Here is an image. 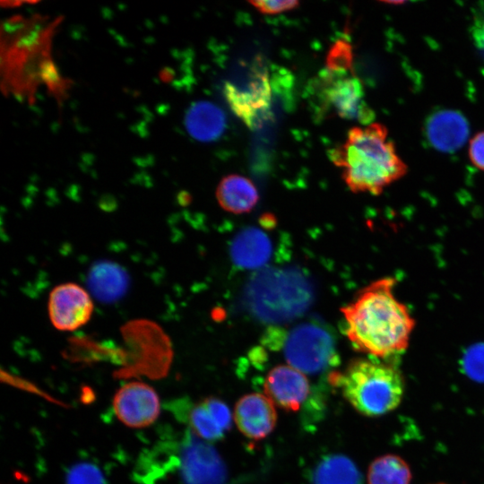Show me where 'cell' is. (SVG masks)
<instances>
[{
	"label": "cell",
	"mask_w": 484,
	"mask_h": 484,
	"mask_svg": "<svg viewBox=\"0 0 484 484\" xmlns=\"http://www.w3.org/2000/svg\"><path fill=\"white\" fill-rule=\"evenodd\" d=\"M395 284L389 276L374 281L341 309L348 340L376 359L403 353L415 328L410 309L394 294Z\"/></svg>",
	"instance_id": "cell-1"
},
{
	"label": "cell",
	"mask_w": 484,
	"mask_h": 484,
	"mask_svg": "<svg viewBox=\"0 0 484 484\" xmlns=\"http://www.w3.org/2000/svg\"><path fill=\"white\" fill-rule=\"evenodd\" d=\"M387 134L379 123L354 126L344 143L331 151L332 161L341 168L342 178L353 193L380 194L407 173Z\"/></svg>",
	"instance_id": "cell-2"
},
{
	"label": "cell",
	"mask_w": 484,
	"mask_h": 484,
	"mask_svg": "<svg viewBox=\"0 0 484 484\" xmlns=\"http://www.w3.org/2000/svg\"><path fill=\"white\" fill-rule=\"evenodd\" d=\"M2 27V88L6 93L32 98L50 58V43L58 20L21 16Z\"/></svg>",
	"instance_id": "cell-3"
},
{
	"label": "cell",
	"mask_w": 484,
	"mask_h": 484,
	"mask_svg": "<svg viewBox=\"0 0 484 484\" xmlns=\"http://www.w3.org/2000/svg\"><path fill=\"white\" fill-rule=\"evenodd\" d=\"M330 380L357 411L367 417L395 410L405 390L401 371L378 359L353 360L342 372L332 374Z\"/></svg>",
	"instance_id": "cell-4"
},
{
	"label": "cell",
	"mask_w": 484,
	"mask_h": 484,
	"mask_svg": "<svg viewBox=\"0 0 484 484\" xmlns=\"http://www.w3.org/2000/svg\"><path fill=\"white\" fill-rule=\"evenodd\" d=\"M312 288L294 270H270L255 276L246 288V303L264 321L294 318L311 302Z\"/></svg>",
	"instance_id": "cell-5"
},
{
	"label": "cell",
	"mask_w": 484,
	"mask_h": 484,
	"mask_svg": "<svg viewBox=\"0 0 484 484\" xmlns=\"http://www.w3.org/2000/svg\"><path fill=\"white\" fill-rule=\"evenodd\" d=\"M282 350L289 365L305 375L323 372L337 358L332 335L315 323H305L292 329L283 341Z\"/></svg>",
	"instance_id": "cell-6"
},
{
	"label": "cell",
	"mask_w": 484,
	"mask_h": 484,
	"mask_svg": "<svg viewBox=\"0 0 484 484\" xmlns=\"http://www.w3.org/2000/svg\"><path fill=\"white\" fill-rule=\"evenodd\" d=\"M187 432L177 455L181 484H226L227 469L218 452L204 440Z\"/></svg>",
	"instance_id": "cell-7"
},
{
	"label": "cell",
	"mask_w": 484,
	"mask_h": 484,
	"mask_svg": "<svg viewBox=\"0 0 484 484\" xmlns=\"http://www.w3.org/2000/svg\"><path fill=\"white\" fill-rule=\"evenodd\" d=\"M349 72H331L323 74V95L326 104L341 117L357 120L369 125L373 120V110L364 99V90L360 80Z\"/></svg>",
	"instance_id": "cell-8"
},
{
	"label": "cell",
	"mask_w": 484,
	"mask_h": 484,
	"mask_svg": "<svg viewBox=\"0 0 484 484\" xmlns=\"http://www.w3.org/2000/svg\"><path fill=\"white\" fill-rule=\"evenodd\" d=\"M48 310L53 326L59 331H74L91 319L93 301L84 288L73 282L55 287L48 298Z\"/></svg>",
	"instance_id": "cell-9"
},
{
	"label": "cell",
	"mask_w": 484,
	"mask_h": 484,
	"mask_svg": "<svg viewBox=\"0 0 484 484\" xmlns=\"http://www.w3.org/2000/svg\"><path fill=\"white\" fill-rule=\"evenodd\" d=\"M223 92L232 111L249 128L258 126L265 118L271 105L272 87L264 71H255L245 87L227 82Z\"/></svg>",
	"instance_id": "cell-10"
},
{
	"label": "cell",
	"mask_w": 484,
	"mask_h": 484,
	"mask_svg": "<svg viewBox=\"0 0 484 484\" xmlns=\"http://www.w3.org/2000/svg\"><path fill=\"white\" fill-rule=\"evenodd\" d=\"M113 408L118 419L125 425L144 428L157 419L160 400L151 386L142 382H130L116 393Z\"/></svg>",
	"instance_id": "cell-11"
},
{
	"label": "cell",
	"mask_w": 484,
	"mask_h": 484,
	"mask_svg": "<svg viewBox=\"0 0 484 484\" xmlns=\"http://www.w3.org/2000/svg\"><path fill=\"white\" fill-rule=\"evenodd\" d=\"M264 393L272 402L286 411H298L307 400L310 385L304 373L290 365L272 368L264 381Z\"/></svg>",
	"instance_id": "cell-12"
},
{
	"label": "cell",
	"mask_w": 484,
	"mask_h": 484,
	"mask_svg": "<svg viewBox=\"0 0 484 484\" xmlns=\"http://www.w3.org/2000/svg\"><path fill=\"white\" fill-rule=\"evenodd\" d=\"M233 419L246 437L253 440L263 439L276 425L275 404L265 394L244 395L236 403Z\"/></svg>",
	"instance_id": "cell-13"
},
{
	"label": "cell",
	"mask_w": 484,
	"mask_h": 484,
	"mask_svg": "<svg viewBox=\"0 0 484 484\" xmlns=\"http://www.w3.org/2000/svg\"><path fill=\"white\" fill-rule=\"evenodd\" d=\"M233 415L225 402L208 397L194 404L186 414L193 434L204 441L221 439L229 430Z\"/></svg>",
	"instance_id": "cell-14"
},
{
	"label": "cell",
	"mask_w": 484,
	"mask_h": 484,
	"mask_svg": "<svg viewBox=\"0 0 484 484\" xmlns=\"http://www.w3.org/2000/svg\"><path fill=\"white\" fill-rule=\"evenodd\" d=\"M426 133L435 149L453 152L464 145L470 127L465 117L459 111L442 109L429 117Z\"/></svg>",
	"instance_id": "cell-15"
},
{
	"label": "cell",
	"mask_w": 484,
	"mask_h": 484,
	"mask_svg": "<svg viewBox=\"0 0 484 484\" xmlns=\"http://www.w3.org/2000/svg\"><path fill=\"white\" fill-rule=\"evenodd\" d=\"M87 286L96 299L111 303L119 300L127 292L129 276L118 264L99 260L95 262L88 272Z\"/></svg>",
	"instance_id": "cell-16"
},
{
	"label": "cell",
	"mask_w": 484,
	"mask_h": 484,
	"mask_svg": "<svg viewBox=\"0 0 484 484\" xmlns=\"http://www.w3.org/2000/svg\"><path fill=\"white\" fill-rule=\"evenodd\" d=\"M229 254L238 267L257 269L270 261L272 242L264 230L255 227L246 228L232 240Z\"/></svg>",
	"instance_id": "cell-17"
},
{
	"label": "cell",
	"mask_w": 484,
	"mask_h": 484,
	"mask_svg": "<svg viewBox=\"0 0 484 484\" xmlns=\"http://www.w3.org/2000/svg\"><path fill=\"white\" fill-rule=\"evenodd\" d=\"M185 125L194 139L203 143L213 142L222 135L226 127V117L214 103L199 100L186 110Z\"/></svg>",
	"instance_id": "cell-18"
},
{
	"label": "cell",
	"mask_w": 484,
	"mask_h": 484,
	"mask_svg": "<svg viewBox=\"0 0 484 484\" xmlns=\"http://www.w3.org/2000/svg\"><path fill=\"white\" fill-rule=\"evenodd\" d=\"M216 198L222 209L235 214L250 212L259 200L253 182L240 175L224 177L216 189Z\"/></svg>",
	"instance_id": "cell-19"
},
{
	"label": "cell",
	"mask_w": 484,
	"mask_h": 484,
	"mask_svg": "<svg viewBox=\"0 0 484 484\" xmlns=\"http://www.w3.org/2000/svg\"><path fill=\"white\" fill-rule=\"evenodd\" d=\"M313 484H359L360 474L355 464L344 455L331 454L315 468Z\"/></svg>",
	"instance_id": "cell-20"
},
{
	"label": "cell",
	"mask_w": 484,
	"mask_h": 484,
	"mask_svg": "<svg viewBox=\"0 0 484 484\" xmlns=\"http://www.w3.org/2000/svg\"><path fill=\"white\" fill-rule=\"evenodd\" d=\"M411 471L408 463L395 454L375 459L367 471L368 484H410Z\"/></svg>",
	"instance_id": "cell-21"
},
{
	"label": "cell",
	"mask_w": 484,
	"mask_h": 484,
	"mask_svg": "<svg viewBox=\"0 0 484 484\" xmlns=\"http://www.w3.org/2000/svg\"><path fill=\"white\" fill-rule=\"evenodd\" d=\"M352 65V49L350 43L338 39L330 48L327 58V70L331 72H350Z\"/></svg>",
	"instance_id": "cell-22"
},
{
	"label": "cell",
	"mask_w": 484,
	"mask_h": 484,
	"mask_svg": "<svg viewBox=\"0 0 484 484\" xmlns=\"http://www.w3.org/2000/svg\"><path fill=\"white\" fill-rule=\"evenodd\" d=\"M66 484H106L99 467L91 462H79L66 474Z\"/></svg>",
	"instance_id": "cell-23"
},
{
	"label": "cell",
	"mask_w": 484,
	"mask_h": 484,
	"mask_svg": "<svg viewBox=\"0 0 484 484\" xmlns=\"http://www.w3.org/2000/svg\"><path fill=\"white\" fill-rule=\"evenodd\" d=\"M256 10L264 14H276L296 8L299 3L290 0L249 1Z\"/></svg>",
	"instance_id": "cell-24"
},
{
	"label": "cell",
	"mask_w": 484,
	"mask_h": 484,
	"mask_svg": "<svg viewBox=\"0 0 484 484\" xmlns=\"http://www.w3.org/2000/svg\"><path fill=\"white\" fill-rule=\"evenodd\" d=\"M469 156L472 164L484 171V131L471 138L469 146Z\"/></svg>",
	"instance_id": "cell-25"
},
{
	"label": "cell",
	"mask_w": 484,
	"mask_h": 484,
	"mask_svg": "<svg viewBox=\"0 0 484 484\" xmlns=\"http://www.w3.org/2000/svg\"><path fill=\"white\" fill-rule=\"evenodd\" d=\"M439 484H444V483H439Z\"/></svg>",
	"instance_id": "cell-26"
}]
</instances>
